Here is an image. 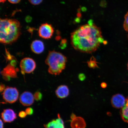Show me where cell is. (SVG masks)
<instances>
[{"instance_id": "obj_17", "label": "cell", "mask_w": 128, "mask_h": 128, "mask_svg": "<svg viewBox=\"0 0 128 128\" xmlns=\"http://www.w3.org/2000/svg\"><path fill=\"white\" fill-rule=\"evenodd\" d=\"M124 28L126 31L128 32V12L125 16L124 24Z\"/></svg>"}, {"instance_id": "obj_16", "label": "cell", "mask_w": 128, "mask_h": 128, "mask_svg": "<svg viewBox=\"0 0 128 128\" xmlns=\"http://www.w3.org/2000/svg\"><path fill=\"white\" fill-rule=\"evenodd\" d=\"M34 99L36 101H39L42 100V95L41 92H36L34 95Z\"/></svg>"}, {"instance_id": "obj_25", "label": "cell", "mask_w": 128, "mask_h": 128, "mask_svg": "<svg viewBox=\"0 0 128 128\" xmlns=\"http://www.w3.org/2000/svg\"><path fill=\"white\" fill-rule=\"evenodd\" d=\"M101 86L102 88H105L107 86V84H106V83L103 82L101 84Z\"/></svg>"}, {"instance_id": "obj_1", "label": "cell", "mask_w": 128, "mask_h": 128, "mask_svg": "<svg viewBox=\"0 0 128 128\" xmlns=\"http://www.w3.org/2000/svg\"><path fill=\"white\" fill-rule=\"evenodd\" d=\"M71 39L72 46L75 50L86 53L95 52L102 43L107 44L100 28L92 20L72 33Z\"/></svg>"}, {"instance_id": "obj_3", "label": "cell", "mask_w": 128, "mask_h": 128, "mask_svg": "<svg viewBox=\"0 0 128 128\" xmlns=\"http://www.w3.org/2000/svg\"><path fill=\"white\" fill-rule=\"evenodd\" d=\"M67 58L62 54L54 50L49 51L45 63L49 66L48 72L57 76L60 74L65 68Z\"/></svg>"}, {"instance_id": "obj_28", "label": "cell", "mask_w": 128, "mask_h": 128, "mask_svg": "<svg viewBox=\"0 0 128 128\" xmlns=\"http://www.w3.org/2000/svg\"><path fill=\"white\" fill-rule=\"evenodd\" d=\"M6 0H0V2L1 3H4L6 2Z\"/></svg>"}, {"instance_id": "obj_19", "label": "cell", "mask_w": 128, "mask_h": 128, "mask_svg": "<svg viewBox=\"0 0 128 128\" xmlns=\"http://www.w3.org/2000/svg\"><path fill=\"white\" fill-rule=\"evenodd\" d=\"M25 112L28 115H32L34 113L33 109L31 108H27Z\"/></svg>"}, {"instance_id": "obj_23", "label": "cell", "mask_w": 128, "mask_h": 128, "mask_svg": "<svg viewBox=\"0 0 128 128\" xmlns=\"http://www.w3.org/2000/svg\"><path fill=\"white\" fill-rule=\"evenodd\" d=\"M66 40H65V39H64L62 40V41L61 44L60 45V46H61V47L62 48H64L65 47H66Z\"/></svg>"}, {"instance_id": "obj_29", "label": "cell", "mask_w": 128, "mask_h": 128, "mask_svg": "<svg viewBox=\"0 0 128 128\" xmlns=\"http://www.w3.org/2000/svg\"><path fill=\"white\" fill-rule=\"evenodd\" d=\"M127 68H128V63L127 64Z\"/></svg>"}, {"instance_id": "obj_2", "label": "cell", "mask_w": 128, "mask_h": 128, "mask_svg": "<svg viewBox=\"0 0 128 128\" xmlns=\"http://www.w3.org/2000/svg\"><path fill=\"white\" fill-rule=\"evenodd\" d=\"M20 22L16 19L8 18L0 20V41L5 44L15 42L21 34Z\"/></svg>"}, {"instance_id": "obj_13", "label": "cell", "mask_w": 128, "mask_h": 128, "mask_svg": "<svg viewBox=\"0 0 128 128\" xmlns=\"http://www.w3.org/2000/svg\"><path fill=\"white\" fill-rule=\"evenodd\" d=\"M57 97L60 98H64L68 96L69 94V90L68 86L65 85L59 86L56 91Z\"/></svg>"}, {"instance_id": "obj_12", "label": "cell", "mask_w": 128, "mask_h": 128, "mask_svg": "<svg viewBox=\"0 0 128 128\" xmlns=\"http://www.w3.org/2000/svg\"><path fill=\"white\" fill-rule=\"evenodd\" d=\"M31 50L36 54L42 53L44 50V43L39 40H36L32 42L31 46Z\"/></svg>"}, {"instance_id": "obj_8", "label": "cell", "mask_w": 128, "mask_h": 128, "mask_svg": "<svg viewBox=\"0 0 128 128\" xmlns=\"http://www.w3.org/2000/svg\"><path fill=\"white\" fill-rule=\"evenodd\" d=\"M126 99L121 94H118L113 96L111 100L112 105L117 108H122L125 104Z\"/></svg>"}, {"instance_id": "obj_10", "label": "cell", "mask_w": 128, "mask_h": 128, "mask_svg": "<svg viewBox=\"0 0 128 128\" xmlns=\"http://www.w3.org/2000/svg\"><path fill=\"white\" fill-rule=\"evenodd\" d=\"M2 76L5 78H16L17 77L16 71L14 66L9 64L1 72Z\"/></svg>"}, {"instance_id": "obj_14", "label": "cell", "mask_w": 128, "mask_h": 128, "mask_svg": "<svg viewBox=\"0 0 128 128\" xmlns=\"http://www.w3.org/2000/svg\"><path fill=\"white\" fill-rule=\"evenodd\" d=\"M121 115L123 120L128 123V97L126 98L125 104L122 108Z\"/></svg>"}, {"instance_id": "obj_5", "label": "cell", "mask_w": 128, "mask_h": 128, "mask_svg": "<svg viewBox=\"0 0 128 128\" xmlns=\"http://www.w3.org/2000/svg\"><path fill=\"white\" fill-rule=\"evenodd\" d=\"M20 68L22 74H29L34 71L36 68V64L32 59L25 58L21 61Z\"/></svg>"}, {"instance_id": "obj_24", "label": "cell", "mask_w": 128, "mask_h": 128, "mask_svg": "<svg viewBox=\"0 0 128 128\" xmlns=\"http://www.w3.org/2000/svg\"><path fill=\"white\" fill-rule=\"evenodd\" d=\"M5 86L4 85L2 84L0 85V92H4L5 89Z\"/></svg>"}, {"instance_id": "obj_27", "label": "cell", "mask_w": 128, "mask_h": 128, "mask_svg": "<svg viewBox=\"0 0 128 128\" xmlns=\"http://www.w3.org/2000/svg\"><path fill=\"white\" fill-rule=\"evenodd\" d=\"M26 22H30V20H31V18H28V17H27L26 18Z\"/></svg>"}, {"instance_id": "obj_18", "label": "cell", "mask_w": 128, "mask_h": 128, "mask_svg": "<svg viewBox=\"0 0 128 128\" xmlns=\"http://www.w3.org/2000/svg\"><path fill=\"white\" fill-rule=\"evenodd\" d=\"M31 4L34 5H38L41 4L43 0H28Z\"/></svg>"}, {"instance_id": "obj_11", "label": "cell", "mask_w": 128, "mask_h": 128, "mask_svg": "<svg viewBox=\"0 0 128 128\" xmlns=\"http://www.w3.org/2000/svg\"><path fill=\"white\" fill-rule=\"evenodd\" d=\"M57 119L52 120L48 124H44L45 128H65L63 120L60 118V114L58 115Z\"/></svg>"}, {"instance_id": "obj_6", "label": "cell", "mask_w": 128, "mask_h": 128, "mask_svg": "<svg viewBox=\"0 0 128 128\" xmlns=\"http://www.w3.org/2000/svg\"><path fill=\"white\" fill-rule=\"evenodd\" d=\"M38 34L40 37L45 39H50L54 32V28L52 26L48 23L42 24L38 30Z\"/></svg>"}, {"instance_id": "obj_7", "label": "cell", "mask_w": 128, "mask_h": 128, "mask_svg": "<svg viewBox=\"0 0 128 128\" xmlns=\"http://www.w3.org/2000/svg\"><path fill=\"white\" fill-rule=\"evenodd\" d=\"M34 96L32 93L28 92H24L20 96V101L21 104L24 106H30L34 102Z\"/></svg>"}, {"instance_id": "obj_21", "label": "cell", "mask_w": 128, "mask_h": 128, "mask_svg": "<svg viewBox=\"0 0 128 128\" xmlns=\"http://www.w3.org/2000/svg\"><path fill=\"white\" fill-rule=\"evenodd\" d=\"M86 76L84 74H80L78 76V78L80 80L82 81L86 79Z\"/></svg>"}, {"instance_id": "obj_20", "label": "cell", "mask_w": 128, "mask_h": 128, "mask_svg": "<svg viewBox=\"0 0 128 128\" xmlns=\"http://www.w3.org/2000/svg\"><path fill=\"white\" fill-rule=\"evenodd\" d=\"M27 114L25 112L21 111L19 113L18 116L21 118H24L26 116Z\"/></svg>"}, {"instance_id": "obj_4", "label": "cell", "mask_w": 128, "mask_h": 128, "mask_svg": "<svg viewBox=\"0 0 128 128\" xmlns=\"http://www.w3.org/2000/svg\"><path fill=\"white\" fill-rule=\"evenodd\" d=\"M5 102L10 104L15 103L18 100L19 92L15 88L7 87L2 94Z\"/></svg>"}, {"instance_id": "obj_9", "label": "cell", "mask_w": 128, "mask_h": 128, "mask_svg": "<svg viewBox=\"0 0 128 128\" xmlns=\"http://www.w3.org/2000/svg\"><path fill=\"white\" fill-rule=\"evenodd\" d=\"M1 118L5 122H12L17 118L16 114L11 109L4 110L1 114Z\"/></svg>"}, {"instance_id": "obj_26", "label": "cell", "mask_w": 128, "mask_h": 128, "mask_svg": "<svg viewBox=\"0 0 128 128\" xmlns=\"http://www.w3.org/2000/svg\"><path fill=\"white\" fill-rule=\"evenodd\" d=\"M4 128V124L3 121L1 119L0 120V128Z\"/></svg>"}, {"instance_id": "obj_15", "label": "cell", "mask_w": 128, "mask_h": 128, "mask_svg": "<svg viewBox=\"0 0 128 128\" xmlns=\"http://www.w3.org/2000/svg\"><path fill=\"white\" fill-rule=\"evenodd\" d=\"M88 66L92 68H98L97 65V62L96 61L95 58L92 57L89 61L87 62Z\"/></svg>"}, {"instance_id": "obj_22", "label": "cell", "mask_w": 128, "mask_h": 128, "mask_svg": "<svg viewBox=\"0 0 128 128\" xmlns=\"http://www.w3.org/2000/svg\"><path fill=\"white\" fill-rule=\"evenodd\" d=\"M8 0L11 4H16L20 2L21 0Z\"/></svg>"}]
</instances>
